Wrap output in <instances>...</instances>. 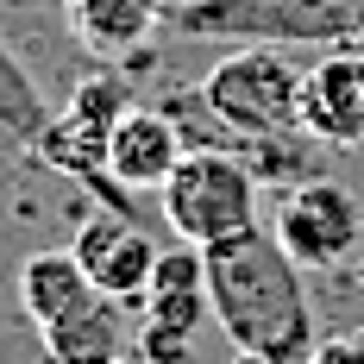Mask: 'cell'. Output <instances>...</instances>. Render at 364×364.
Returning a JSON list of instances; mask_svg holds the SVG:
<instances>
[{"label": "cell", "mask_w": 364, "mask_h": 364, "mask_svg": "<svg viewBox=\"0 0 364 364\" xmlns=\"http://www.w3.org/2000/svg\"><path fill=\"white\" fill-rule=\"evenodd\" d=\"M182 132L164 107H126L107 126V176L119 188H164V176L182 164Z\"/></svg>", "instance_id": "cell-8"}, {"label": "cell", "mask_w": 364, "mask_h": 364, "mask_svg": "<svg viewBox=\"0 0 364 364\" xmlns=\"http://www.w3.org/2000/svg\"><path fill=\"white\" fill-rule=\"evenodd\" d=\"M170 26L214 44H346L364 38V0H182Z\"/></svg>", "instance_id": "cell-2"}, {"label": "cell", "mask_w": 364, "mask_h": 364, "mask_svg": "<svg viewBox=\"0 0 364 364\" xmlns=\"http://www.w3.org/2000/svg\"><path fill=\"white\" fill-rule=\"evenodd\" d=\"M126 301H113V295H88L82 308H70L63 321H50L44 327V352L50 364H113L126 352V314H119Z\"/></svg>", "instance_id": "cell-9"}, {"label": "cell", "mask_w": 364, "mask_h": 364, "mask_svg": "<svg viewBox=\"0 0 364 364\" xmlns=\"http://www.w3.org/2000/svg\"><path fill=\"white\" fill-rule=\"evenodd\" d=\"M301 75L308 70L283 44H239L232 57H220L201 75V101L245 145L289 139V132H301Z\"/></svg>", "instance_id": "cell-3"}, {"label": "cell", "mask_w": 364, "mask_h": 364, "mask_svg": "<svg viewBox=\"0 0 364 364\" xmlns=\"http://www.w3.org/2000/svg\"><path fill=\"white\" fill-rule=\"evenodd\" d=\"M50 119H57V113H50V101H44V88L32 82V70L0 44V157L38 151V139H44Z\"/></svg>", "instance_id": "cell-12"}, {"label": "cell", "mask_w": 364, "mask_h": 364, "mask_svg": "<svg viewBox=\"0 0 364 364\" xmlns=\"http://www.w3.org/2000/svg\"><path fill=\"white\" fill-rule=\"evenodd\" d=\"M139 358H145V364H188V358H195V339L157 327V321H145V333H139Z\"/></svg>", "instance_id": "cell-15"}, {"label": "cell", "mask_w": 364, "mask_h": 364, "mask_svg": "<svg viewBox=\"0 0 364 364\" xmlns=\"http://www.w3.org/2000/svg\"><path fill=\"white\" fill-rule=\"evenodd\" d=\"M164 220L182 245H220V239H239L264 226V201H257V170L239 151H182V164L164 176L157 188Z\"/></svg>", "instance_id": "cell-4"}, {"label": "cell", "mask_w": 364, "mask_h": 364, "mask_svg": "<svg viewBox=\"0 0 364 364\" xmlns=\"http://www.w3.org/2000/svg\"><path fill=\"white\" fill-rule=\"evenodd\" d=\"M157 6H176V0H157Z\"/></svg>", "instance_id": "cell-18"}, {"label": "cell", "mask_w": 364, "mask_h": 364, "mask_svg": "<svg viewBox=\"0 0 364 364\" xmlns=\"http://www.w3.org/2000/svg\"><path fill=\"white\" fill-rule=\"evenodd\" d=\"M270 232L301 270H339L364 245V201L333 176H308L277 201Z\"/></svg>", "instance_id": "cell-5"}, {"label": "cell", "mask_w": 364, "mask_h": 364, "mask_svg": "<svg viewBox=\"0 0 364 364\" xmlns=\"http://www.w3.org/2000/svg\"><path fill=\"white\" fill-rule=\"evenodd\" d=\"M88 295H95V283H88L75 252H32L19 264V308H26V321L38 333L50 321H63L70 308H82Z\"/></svg>", "instance_id": "cell-10"}, {"label": "cell", "mask_w": 364, "mask_h": 364, "mask_svg": "<svg viewBox=\"0 0 364 364\" xmlns=\"http://www.w3.org/2000/svg\"><path fill=\"white\" fill-rule=\"evenodd\" d=\"M301 364H364V327H346V333L314 339V352H308Z\"/></svg>", "instance_id": "cell-16"}, {"label": "cell", "mask_w": 364, "mask_h": 364, "mask_svg": "<svg viewBox=\"0 0 364 364\" xmlns=\"http://www.w3.org/2000/svg\"><path fill=\"white\" fill-rule=\"evenodd\" d=\"M301 139L364 145V50H333L301 75Z\"/></svg>", "instance_id": "cell-7"}, {"label": "cell", "mask_w": 364, "mask_h": 364, "mask_svg": "<svg viewBox=\"0 0 364 364\" xmlns=\"http://www.w3.org/2000/svg\"><path fill=\"white\" fill-rule=\"evenodd\" d=\"M232 364H264V358H252V352H239V358H232Z\"/></svg>", "instance_id": "cell-17"}, {"label": "cell", "mask_w": 364, "mask_h": 364, "mask_svg": "<svg viewBox=\"0 0 364 364\" xmlns=\"http://www.w3.org/2000/svg\"><path fill=\"white\" fill-rule=\"evenodd\" d=\"M151 301V321L170 333H201V321H214V301H208V289H176V295H145Z\"/></svg>", "instance_id": "cell-13"}, {"label": "cell", "mask_w": 364, "mask_h": 364, "mask_svg": "<svg viewBox=\"0 0 364 364\" xmlns=\"http://www.w3.org/2000/svg\"><path fill=\"white\" fill-rule=\"evenodd\" d=\"M70 19H75V38L95 57H119L157 32L164 6L157 0H70Z\"/></svg>", "instance_id": "cell-11"}, {"label": "cell", "mask_w": 364, "mask_h": 364, "mask_svg": "<svg viewBox=\"0 0 364 364\" xmlns=\"http://www.w3.org/2000/svg\"><path fill=\"white\" fill-rule=\"evenodd\" d=\"M126 107H132V101H126V88H119L113 75H101V82H82V88H75V101H70L75 119H88V126H101V132H107Z\"/></svg>", "instance_id": "cell-14"}, {"label": "cell", "mask_w": 364, "mask_h": 364, "mask_svg": "<svg viewBox=\"0 0 364 364\" xmlns=\"http://www.w3.org/2000/svg\"><path fill=\"white\" fill-rule=\"evenodd\" d=\"M208 301L232 352H252L264 364H301L314 352L308 270L264 226L208 245Z\"/></svg>", "instance_id": "cell-1"}, {"label": "cell", "mask_w": 364, "mask_h": 364, "mask_svg": "<svg viewBox=\"0 0 364 364\" xmlns=\"http://www.w3.org/2000/svg\"><path fill=\"white\" fill-rule=\"evenodd\" d=\"M358 283H364V270H358Z\"/></svg>", "instance_id": "cell-19"}, {"label": "cell", "mask_w": 364, "mask_h": 364, "mask_svg": "<svg viewBox=\"0 0 364 364\" xmlns=\"http://www.w3.org/2000/svg\"><path fill=\"white\" fill-rule=\"evenodd\" d=\"M113 364H119V358H113Z\"/></svg>", "instance_id": "cell-20"}, {"label": "cell", "mask_w": 364, "mask_h": 364, "mask_svg": "<svg viewBox=\"0 0 364 364\" xmlns=\"http://www.w3.org/2000/svg\"><path fill=\"white\" fill-rule=\"evenodd\" d=\"M70 252L82 257L88 283H95L101 295H113V301H139V295L151 289V270H157L164 245H157V239H151L132 214L101 208V214L82 220V232H75Z\"/></svg>", "instance_id": "cell-6"}]
</instances>
